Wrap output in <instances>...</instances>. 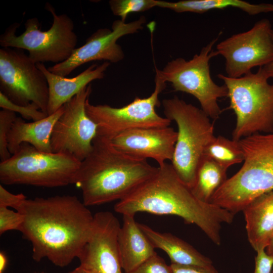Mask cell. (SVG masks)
I'll list each match as a JSON object with an SVG mask.
<instances>
[{"mask_svg":"<svg viewBox=\"0 0 273 273\" xmlns=\"http://www.w3.org/2000/svg\"><path fill=\"white\" fill-rule=\"evenodd\" d=\"M15 209L23 216L19 231L31 243L37 262L47 258L67 266L78 258L92 232L94 215L75 196L26 199Z\"/></svg>","mask_w":273,"mask_h":273,"instance_id":"1","label":"cell"},{"mask_svg":"<svg viewBox=\"0 0 273 273\" xmlns=\"http://www.w3.org/2000/svg\"><path fill=\"white\" fill-rule=\"evenodd\" d=\"M115 212L135 215L138 212L175 215L197 226L215 244L221 242L222 223L231 224L235 214L198 199L184 183L171 164L158 166L156 174L114 206Z\"/></svg>","mask_w":273,"mask_h":273,"instance_id":"2","label":"cell"},{"mask_svg":"<svg viewBox=\"0 0 273 273\" xmlns=\"http://www.w3.org/2000/svg\"><path fill=\"white\" fill-rule=\"evenodd\" d=\"M158 167L129 156L97 135L89 154L81 162L73 184L86 206L121 200L154 175Z\"/></svg>","mask_w":273,"mask_h":273,"instance_id":"3","label":"cell"},{"mask_svg":"<svg viewBox=\"0 0 273 273\" xmlns=\"http://www.w3.org/2000/svg\"><path fill=\"white\" fill-rule=\"evenodd\" d=\"M244 163L212 196L210 203L235 214L261 195L273 190V132L239 140Z\"/></svg>","mask_w":273,"mask_h":273,"instance_id":"4","label":"cell"},{"mask_svg":"<svg viewBox=\"0 0 273 273\" xmlns=\"http://www.w3.org/2000/svg\"><path fill=\"white\" fill-rule=\"evenodd\" d=\"M162 104L165 117L174 121L178 128L171 164L192 189L205 149L215 137L213 124L201 108L176 96L163 100Z\"/></svg>","mask_w":273,"mask_h":273,"instance_id":"5","label":"cell"},{"mask_svg":"<svg viewBox=\"0 0 273 273\" xmlns=\"http://www.w3.org/2000/svg\"><path fill=\"white\" fill-rule=\"evenodd\" d=\"M217 77L227 87L229 108L236 116L233 139L273 132V83L258 71L239 78L220 73Z\"/></svg>","mask_w":273,"mask_h":273,"instance_id":"6","label":"cell"},{"mask_svg":"<svg viewBox=\"0 0 273 273\" xmlns=\"http://www.w3.org/2000/svg\"><path fill=\"white\" fill-rule=\"evenodd\" d=\"M80 164L71 154L44 152L23 143L9 159L1 162L0 181L7 185L65 186L73 184Z\"/></svg>","mask_w":273,"mask_h":273,"instance_id":"7","label":"cell"},{"mask_svg":"<svg viewBox=\"0 0 273 273\" xmlns=\"http://www.w3.org/2000/svg\"><path fill=\"white\" fill-rule=\"evenodd\" d=\"M45 8L53 17L49 30L41 31L38 19L33 17L27 20L25 31L18 36L16 32L20 24L14 23L1 34V47L27 50L29 58L36 64L51 62L57 64L67 60L76 49L78 41L73 21L67 14H57L49 3Z\"/></svg>","mask_w":273,"mask_h":273,"instance_id":"8","label":"cell"},{"mask_svg":"<svg viewBox=\"0 0 273 273\" xmlns=\"http://www.w3.org/2000/svg\"><path fill=\"white\" fill-rule=\"evenodd\" d=\"M217 40L213 39L188 61L177 58L168 62L162 70L155 67L156 73L165 82L170 83L174 91L194 96L201 109L213 120H217L222 113L218 99L227 97L228 94L226 86L217 84L210 74L209 62L217 56L213 50Z\"/></svg>","mask_w":273,"mask_h":273,"instance_id":"9","label":"cell"},{"mask_svg":"<svg viewBox=\"0 0 273 273\" xmlns=\"http://www.w3.org/2000/svg\"><path fill=\"white\" fill-rule=\"evenodd\" d=\"M166 85V82L156 74L154 90L149 97H135L131 103L119 108L108 105H94L88 99L86 112L98 126L97 135L110 141L132 129L169 126L171 121L158 115L155 110L160 104L159 95Z\"/></svg>","mask_w":273,"mask_h":273,"instance_id":"10","label":"cell"},{"mask_svg":"<svg viewBox=\"0 0 273 273\" xmlns=\"http://www.w3.org/2000/svg\"><path fill=\"white\" fill-rule=\"evenodd\" d=\"M0 90L14 103L27 106L33 103L47 114V80L24 50L0 49Z\"/></svg>","mask_w":273,"mask_h":273,"instance_id":"11","label":"cell"},{"mask_svg":"<svg viewBox=\"0 0 273 273\" xmlns=\"http://www.w3.org/2000/svg\"><path fill=\"white\" fill-rule=\"evenodd\" d=\"M271 25L269 20L256 22L249 30L219 42L215 50L225 60L226 76L239 78L273 60Z\"/></svg>","mask_w":273,"mask_h":273,"instance_id":"12","label":"cell"},{"mask_svg":"<svg viewBox=\"0 0 273 273\" xmlns=\"http://www.w3.org/2000/svg\"><path fill=\"white\" fill-rule=\"evenodd\" d=\"M92 92L89 84L64 105V111L51 134L52 152L68 153L81 162L92 151L98 130L97 124L89 117L85 109Z\"/></svg>","mask_w":273,"mask_h":273,"instance_id":"13","label":"cell"},{"mask_svg":"<svg viewBox=\"0 0 273 273\" xmlns=\"http://www.w3.org/2000/svg\"><path fill=\"white\" fill-rule=\"evenodd\" d=\"M146 21L144 16L126 23L120 20L113 22L111 29H98L86 40L85 43L76 48L64 62L48 68L51 72L65 77L82 65L94 61L116 63L124 59V54L117 40L121 37L135 33L143 29Z\"/></svg>","mask_w":273,"mask_h":273,"instance_id":"14","label":"cell"},{"mask_svg":"<svg viewBox=\"0 0 273 273\" xmlns=\"http://www.w3.org/2000/svg\"><path fill=\"white\" fill-rule=\"evenodd\" d=\"M92 232L78 259L95 273H122L117 243L120 227L110 212L95 214Z\"/></svg>","mask_w":273,"mask_h":273,"instance_id":"15","label":"cell"},{"mask_svg":"<svg viewBox=\"0 0 273 273\" xmlns=\"http://www.w3.org/2000/svg\"><path fill=\"white\" fill-rule=\"evenodd\" d=\"M177 131L167 127L132 129L124 131L110 141L112 145L132 157L156 161L159 166L171 161Z\"/></svg>","mask_w":273,"mask_h":273,"instance_id":"16","label":"cell"},{"mask_svg":"<svg viewBox=\"0 0 273 273\" xmlns=\"http://www.w3.org/2000/svg\"><path fill=\"white\" fill-rule=\"evenodd\" d=\"M110 65L107 61L99 65L93 64L76 76L69 78L51 72L42 63H37V67L44 74L49 85L47 115L55 113L93 80L103 79Z\"/></svg>","mask_w":273,"mask_h":273,"instance_id":"17","label":"cell"},{"mask_svg":"<svg viewBox=\"0 0 273 273\" xmlns=\"http://www.w3.org/2000/svg\"><path fill=\"white\" fill-rule=\"evenodd\" d=\"M117 243L121 265L125 273L130 272L157 253L133 215H123Z\"/></svg>","mask_w":273,"mask_h":273,"instance_id":"18","label":"cell"},{"mask_svg":"<svg viewBox=\"0 0 273 273\" xmlns=\"http://www.w3.org/2000/svg\"><path fill=\"white\" fill-rule=\"evenodd\" d=\"M64 109L63 105L55 113L31 122H26L17 117L8 136V149L11 154H14L23 143L30 144L40 151L52 152L51 147L52 130Z\"/></svg>","mask_w":273,"mask_h":273,"instance_id":"19","label":"cell"},{"mask_svg":"<svg viewBox=\"0 0 273 273\" xmlns=\"http://www.w3.org/2000/svg\"><path fill=\"white\" fill-rule=\"evenodd\" d=\"M243 211L249 243L256 252L265 250L273 236V190L256 198Z\"/></svg>","mask_w":273,"mask_h":273,"instance_id":"20","label":"cell"},{"mask_svg":"<svg viewBox=\"0 0 273 273\" xmlns=\"http://www.w3.org/2000/svg\"><path fill=\"white\" fill-rule=\"evenodd\" d=\"M139 225L154 248L160 249L167 254L171 264L202 267L213 265L209 258L178 237L170 233L157 232L144 224Z\"/></svg>","mask_w":273,"mask_h":273,"instance_id":"21","label":"cell"},{"mask_svg":"<svg viewBox=\"0 0 273 273\" xmlns=\"http://www.w3.org/2000/svg\"><path fill=\"white\" fill-rule=\"evenodd\" d=\"M157 7L170 9L176 13L203 14L213 10L235 8L250 15L273 12V4H254L242 0H184L175 2L158 1Z\"/></svg>","mask_w":273,"mask_h":273,"instance_id":"22","label":"cell"},{"mask_svg":"<svg viewBox=\"0 0 273 273\" xmlns=\"http://www.w3.org/2000/svg\"><path fill=\"white\" fill-rule=\"evenodd\" d=\"M227 169L204 156L199 166L192 191L199 200L210 203L211 199L227 178Z\"/></svg>","mask_w":273,"mask_h":273,"instance_id":"23","label":"cell"},{"mask_svg":"<svg viewBox=\"0 0 273 273\" xmlns=\"http://www.w3.org/2000/svg\"><path fill=\"white\" fill-rule=\"evenodd\" d=\"M204 156L228 169L244 161V154L239 141L223 136H215L205 149Z\"/></svg>","mask_w":273,"mask_h":273,"instance_id":"24","label":"cell"},{"mask_svg":"<svg viewBox=\"0 0 273 273\" xmlns=\"http://www.w3.org/2000/svg\"><path fill=\"white\" fill-rule=\"evenodd\" d=\"M158 0H110L109 2L113 14L125 21L131 13L142 12L157 7Z\"/></svg>","mask_w":273,"mask_h":273,"instance_id":"25","label":"cell"},{"mask_svg":"<svg viewBox=\"0 0 273 273\" xmlns=\"http://www.w3.org/2000/svg\"><path fill=\"white\" fill-rule=\"evenodd\" d=\"M0 107L3 109L8 110L15 113H18L24 119L32 120L33 121L41 120L48 116L34 103H31L27 106L17 105L10 101L1 92Z\"/></svg>","mask_w":273,"mask_h":273,"instance_id":"26","label":"cell"},{"mask_svg":"<svg viewBox=\"0 0 273 273\" xmlns=\"http://www.w3.org/2000/svg\"><path fill=\"white\" fill-rule=\"evenodd\" d=\"M16 113L2 109L0 111V158L1 162L9 159L11 154L8 146V136L12 125L16 119Z\"/></svg>","mask_w":273,"mask_h":273,"instance_id":"27","label":"cell"},{"mask_svg":"<svg viewBox=\"0 0 273 273\" xmlns=\"http://www.w3.org/2000/svg\"><path fill=\"white\" fill-rule=\"evenodd\" d=\"M24 220L22 214L8 207H0V234L11 231H20Z\"/></svg>","mask_w":273,"mask_h":273,"instance_id":"28","label":"cell"},{"mask_svg":"<svg viewBox=\"0 0 273 273\" xmlns=\"http://www.w3.org/2000/svg\"><path fill=\"white\" fill-rule=\"evenodd\" d=\"M129 273H173L170 265L157 254L147 259Z\"/></svg>","mask_w":273,"mask_h":273,"instance_id":"29","label":"cell"},{"mask_svg":"<svg viewBox=\"0 0 273 273\" xmlns=\"http://www.w3.org/2000/svg\"><path fill=\"white\" fill-rule=\"evenodd\" d=\"M255 268L253 273H271L273 267V256L267 254L265 250L256 252Z\"/></svg>","mask_w":273,"mask_h":273,"instance_id":"30","label":"cell"},{"mask_svg":"<svg viewBox=\"0 0 273 273\" xmlns=\"http://www.w3.org/2000/svg\"><path fill=\"white\" fill-rule=\"evenodd\" d=\"M25 199L26 197L23 194H12L0 185V207L15 209Z\"/></svg>","mask_w":273,"mask_h":273,"instance_id":"31","label":"cell"},{"mask_svg":"<svg viewBox=\"0 0 273 273\" xmlns=\"http://www.w3.org/2000/svg\"><path fill=\"white\" fill-rule=\"evenodd\" d=\"M170 266L173 273H218L213 265L202 267L171 264Z\"/></svg>","mask_w":273,"mask_h":273,"instance_id":"32","label":"cell"},{"mask_svg":"<svg viewBox=\"0 0 273 273\" xmlns=\"http://www.w3.org/2000/svg\"><path fill=\"white\" fill-rule=\"evenodd\" d=\"M272 38L273 40V30L272 31ZM258 71L265 78L268 79L273 77V60L268 64L259 67Z\"/></svg>","mask_w":273,"mask_h":273,"instance_id":"33","label":"cell"},{"mask_svg":"<svg viewBox=\"0 0 273 273\" xmlns=\"http://www.w3.org/2000/svg\"><path fill=\"white\" fill-rule=\"evenodd\" d=\"M7 264V258L5 254L0 252V273H3Z\"/></svg>","mask_w":273,"mask_h":273,"instance_id":"34","label":"cell"},{"mask_svg":"<svg viewBox=\"0 0 273 273\" xmlns=\"http://www.w3.org/2000/svg\"><path fill=\"white\" fill-rule=\"evenodd\" d=\"M68 273H95L92 270L85 267L82 265L80 264L78 267L74 269L69 272Z\"/></svg>","mask_w":273,"mask_h":273,"instance_id":"35","label":"cell"},{"mask_svg":"<svg viewBox=\"0 0 273 273\" xmlns=\"http://www.w3.org/2000/svg\"><path fill=\"white\" fill-rule=\"evenodd\" d=\"M265 251L267 254L273 256V236L266 247Z\"/></svg>","mask_w":273,"mask_h":273,"instance_id":"36","label":"cell"},{"mask_svg":"<svg viewBox=\"0 0 273 273\" xmlns=\"http://www.w3.org/2000/svg\"><path fill=\"white\" fill-rule=\"evenodd\" d=\"M271 273H273V270H272V272H271Z\"/></svg>","mask_w":273,"mask_h":273,"instance_id":"37","label":"cell"}]
</instances>
